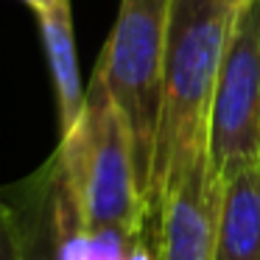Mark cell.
I'll list each match as a JSON object with an SVG mask.
<instances>
[{
    "label": "cell",
    "mask_w": 260,
    "mask_h": 260,
    "mask_svg": "<svg viewBox=\"0 0 260 260\" xmlns=\"http://www.w3.org/2000/svg\"><path fill=\"white\" fill-rule=\"evenodd\" d=\"M171 3L174 0H120L115 25L95 64V73L104 79L129 126L146 207L162 109V68Z\"/></svg>",
    "instance_id": "cell-3"
},
{
    "label": "cell",
    "mask_w": 260,
    "mask_h": 260,
    "mask_svg": "<svg viewBox=\"0 0 260 260\" xmlns=\"http://www.w3.org/2000/svg\"><path fill=\"white\" fill-rule=\"evenodd\" d=\"M232 6H241V3H246V0H230Z\"/></svg>",
    "instance_id": "cell-13"
},
{
    "label": "cell",
    "mask_w": 260,
    "mask_h": 260,
    "mask_svg": "<svg viewBox=\"0 0 260 260\" xmlns=\"http://www.w3.org/2000/svg\"><path fill=\"white\" fill-rule=\"evenodd\" d=\"M37 25L45 45L48 68H51L53 90H56L59 107V135L70 132L81 118L87 104V90L81 87L79 56H76V37H73V9L70 0H59L45 12H37Z\"/></svg>",
    "instance_id": "cell-7"
},
{
    "label": "cell",
    "mask_w": 260,
    "mask_h": 260,
    "mask_svg": "<svg viewBox=\"0 0 260 260\" xmlns=\"http://www.w3.org/2000/svg\"><path fill=\"white\" fill-rule=\"evenodd\" d=\"M235 9L230 0H174L162 68L157 151H154L148 218L179 185L207 146L210 109Z\"/></svg>",
    "instance_id": "cell-1"
},
{
    "label": "cell",
    "mask_w": 260,
    "mask_h": 260,
    "mask_svg": "<svg viewBox=\"0 0 260 260\" xmlns=\"http://www.w3.org/2000/svg\"><path fill=\"white\" fill-rule=\"evenodd\" d=\"M224 182L213 174L207 146L179 185L162 199L157 215L154 260H215Z\"/></svg>",
    "instance_id": "cell-5"
},
{
    "label": "cell",
    "mask_w": 260,
    "mask_h": 260,
    "mask_svg": "<svg viewBox=\"0 0 260 260\" xmlns=\"http://www.w3.org/2000/svg\"><path fill=\"white\" fill-rule=\"evenodd\" d=\"M129 260H154V252L148 249L146 238H137L135 241V246H132V252H129Z\"/></svg>",
    "instance_id": "cell-11"
},
{
    "label": "cell",
    "mask_w": 260,
    "mask_h": 260,
    "mask_svg": "<svg viewBox=\"0 0 260 260\" xmlns=\"http://www.w3.org/2000/svg\"><path fill=\"white\" fill-rule=\"evenodd\" d=\"M260 157V0L235 9L215 81L207 159L221 182Z\"/></svg>",
    "instance_id": "cell-4"
},
{
    "label": "cell",
    "mask_w": 260,
    "mask_h": 260,
    "mask_svg": "<svg viewBox=\"0 0 260 260\" xmlns=\"http://www.w3.org/2000/svg\"><path fill=\"white\" fill-rule=\"evenodd\" d=\"M20 3H25V6L31 9V12H45V9H51L53 3H59V0H20Z\"/></svg>",
    "instance_id": "cell-12"
},
{
    "label": "cell",
    "mask_w": 260,
    "mask_h": 260,
    "mask_svg": "<svg viewBox=\"0 0 260 260\" xmlns=\"http://www.w3.org/2000/svg\"><path fill=\"white\" fill-rule=\"evenodd\" d=\"M20 221L23 260L59 257V213H56V168L53 159L20 187V202H12Z\"/></svg>",
    "instance_id": "cell-8"
},
{
    "label": "cell",
    "mask_w": 260,
    "mask_h": 260,
    "mask_svg": "<svg viewBox=\"0 0 260 260\" xmlns=\"http://www.w3.org/2000/svg\"><path fill=\"white\" fill-rule=\"evenodd\" d=\"M215 260H260V157L224 179Z\"/></svg>",
    "instance_id": "cell-6"
},
{
    "label": "cell",
    "mask_w": 260,
    "mask_h": 260,
    "mask_svg": "<svg viewBox=\"0 0 260 260\" xmlns=\"http://www.w3.org/2000/svg\"><path fill=\"white\" fill-rule=\"evenodd\" d=\"M0 260H23L17 210L3 196H0Z\"/></svg>",
    "instance_id": "cell-10"
},
{
    "label": "cell",
    "mask_w": 260,
    "mask_h": 260,
    "mask_svg": "<svg viewBox=\"0 0 260 260\" xmlns=\"http://www.w3.org/2000/svg\"><path fill=\"white\" fill-rule=\"evenodd\" d=\"M56 168V159H53ZM56 213H59V257L62 260H129L137 238L115 226L87 230L70 202L56 168Z\"/></svg>",
    "instance_id": "cell-9"
},
{
    "label": "cell",
    "mask_w": 260,
    "mask_h": 260,
    "mask_svg": "<svg viewBox=\"0 0 260 260\" xmlns=\"http://www.w3.org/2000/svg\"><path fill=\"white\" fill-rule=\"evenodd\" d=\"M53 159L87 230L115 226L129 235H143L148 207L137 179L132 135L98 73L90 79L81 118L70 132L59 135Z\"/></svg>",
    "instance_id": "cell-2"
}]
</instances>
